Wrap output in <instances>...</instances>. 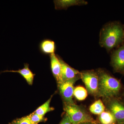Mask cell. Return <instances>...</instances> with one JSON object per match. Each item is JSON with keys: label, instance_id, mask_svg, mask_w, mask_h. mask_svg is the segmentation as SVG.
<instances>
[{"label": "cell", "instance_id": "6da1fadb", "mask_svg": "<svg viewBox=\"0 0 124 124\" xmlns=\"http://www.w3.org/2000/svg\"><path fill=\"white\" fill-rule=\"evenodd\" d=\"M97 72L99 77L97 96L106 100L120 98L124 92H122L123 86L119 80L102 69H99Z\"/></svg>", "mask_w": 124, "mask_h": 124}, {"label": "cell", "instance_id": "7a4b0ae2", "mask_svg": "<svg viewBox=\"0 0 124 124\" xmlns=\"http://www.w3.org/2000/svg\"><path fill=\"white\" fill-rule=\"evenodd\" d=\"M124 42V27L119 23L113 22L106 24L101 30L100 44L109 51L119 47Z\"/></svg>", "mask_w": 124, "mask_h": 124}, {"label": "cell", "instance_id": "3957f363", "mask_svg": "<svg viewBox=\"0 0 124 124\" xmlns=\"http://www.w3.org/2000/svg\"><path fill=\"white\" fill-rule=\"evenodd\" d=\"M64 109L66 115L72 124L96 123L84 109L75 103L65 104Z\"/></svg>", "mask_w": 124, "mask_h": 124}, {"label": "cell", "instance_id": "277c9868", "mask_svg": "<svg viewBox=\"0 0 124 124\" xmlns=\"http://www.w3.org/2000/svg\"><path fill=\"white\" fill-rule=\"evenodd\" d=\"M80 79L84 83L86 90L90 94L97 96L99 77L97 71L94 70L82 71L80 73Z\"/></svg>", "mask_w": 124, "mask_h": 124}, {"label": "cell", "instance_id": "5b68a950", "mask_svg": "<svg viewBox=\"0 0 124 124\" xmlns=\"http://www.w3.org/2000/svg\"><path fill=\"white\" fill-rule=\"evenodd\" d=\"M108 110L112 113L117 123H124V103L120 98L107 100Z\"/></svg>", "mask_w": 124, "mask_h": 124}, {"label": "cell", "instance_id": "8992f818", "mask_svg": "<svg viewBox=\"0 0 124 124\" xmlns=\"http://www.w3.org/2000/svg\"><path fill=\"white\" fill-rule=\"evenodd\" d=\"M79 79H73L63 81L58 84L59 89L61 96L66 104H71L75 103L73 100L74 85Z\"/></svg>", "mask_w": 124, "mask_h": 124}, {"label": "cell", "instance_id": "52a82bcc", "mask_svg": "<svg viewBox=\"0 0 124 124\" xmlns=\"http://www.w3.org/2000/svg\"><path fill=\"white\" fill-rule=\"evenodd\" d=\"M111 63L115 72L124 75V43L112 52Z\"/></svg>", "mask_w": 124, "mask_h": 124}, {"label": "cell", "instance_id": "ba28073f", "mask_svg": "<svg viewBox=\"0 0 124 124\" xmlns=\"http://www.w3.org/2000/svg\"><path fill=\"white\" fill-rule=\"evenodd\" d=\"M58 57L62 66V82L77 78H80V72L69 66L59 55Z\"/></svg>", "mask_w": 124, "mask_h": 124}, {"label": "cell", "instance_id": "9c48e42d", "mask_svg": "<svg viewBox=\"0 0 124 124\" xmlns=\"http://www.w3.org/2000/svg\"><path fill=\"white\" fill-rule=\"evenodd\" d=\"M51 71L58 84L62 82V66L58 55L55 54L50 55Z\"/></svg>", "mask_w": 124, "mask_h": 124}, {"label": "cell", "instance_id": "30bf717a", "mask_svg": "<svg viewBox=\"0 0 124 124\" xmlns=\"http://www.w3.org/2000/svg\"><path fill=\"white\" fill-rule=\"evenodd\" d=\"M39 48L40 53L45 55H50L55 54L56 45L54 41L46 39L40 42Z\"/></svg>", "mask_w": 124, "mask_h": 124}, {"label": "cell", "instance_id": "8fae6325", "mask_svg": "<svg viewBox=\"0 0 124 124\" xmlns=\"http://www.w3.org/2000/svg\"><path fill=\"white\" fill-rule=\"evenodd\" d=\"M11 72L17 73L20 74L25 79L28 84L29 85H32L33 83V79L35 75L29 69V64L28 63L24 64L23 68L19 69L17 70H5L2 72Z\"/></svg>", "mask_w": 124, "mask_h": 124}, {"label": "cell", "instance_id": "7c38bea8", "mask_svg": "<svg viewBox=\"0 0 124 124\" xmlns=\"http://www.w3.org/2000/svg\"><path fill=\"white\" fill-rule=\"evenodd\" d=\"M56 9H67L68 7L76 5H86L87 2L81 0H61L54 1Z\"/></svg>", "mask_w": 124, "mask_h": 124}, {"label": "cell", "instance_id": "4fadbf2b", "mask_svg": "<svg viewBox=\"0 0 124 124\" xmlns=\"http://www.w3.org/2000/svg\"><path fill=\"white\" fill-rule=\"evenodd\" d=\"M99 120L101 124H116V120L110 111H104L99 116Z\"/></svg>", "mask_w": 124, "mask_h": 124}, {"label": "cell", "instance_id": "5bb4252c", "mask_svg": "<svg viewBox=\"0 0 124 124\" xmlns=\"http://www.w3.org/2000/svg\"><path fill=\"white\" fill-rule=\"evenodd\" d=\"M89 110L93 114L99 115L105 111V107L101 100L99 99L91 104Z\"/></svg>", "mask_w": 124, "mask_h": 124}, {"label": "cell", "instance_id": "9a60e30c", "mask_svg": "<svg viewBox=\"0 0 124 124\" xmlns=\"http://www.w3.org/2000/svg\"><path fill=\"white\" fill-rule=\"evenodd\" d=\"M52 98V96H51L44 104L38 107L34 112V113L44 116L46 113L53 110L54 109V108L50 106V102Z\"/></svg>", "mask_w": 124, "mask_h": 124}, {"label": "cell", "instance_id": "2e32d148", "mask_svg": "<svg viewBox=\"0 0 124 124\" xmlns=\"http://www.w3.org/2000/svg\"><path fill=\"white\" fill-rule=\"evenodd\" d=\"M73 96L79 101H83L88 96V91L83 86H78L74 88Z\"/></svg>", "mask_w": 124, "mask_h": 124}, {"label": "cell", "instance_id": "e0dca14e", "mask_svg": "<svg viewBox=\"0 0 124 124\" xmlns=\"http://www.w3.org/2000/svg\"><path fill=\"white\" fill-rule=\"evenodd\" d=\"M31 121L34 124H38L41 122H45L46 120L44 116L40 115L33 113L29 115Z\"/></svg>", "mask_w": 124, "mask_h": 124}, {"label": "cell", "instance_id": "ac0fdd59", "mask_svg": "<svg viewBox=\"0 0 124 124\" xmlns=\"http://www.w3.org/2000/svg\"><path fill=\"white\" fill-rule=\"evenodd\" d=\"M9 124H34L31 121L29 116L18 118L13 121Z\"/></svg>", "mask_w": 124, "mask_h": 124}, {"label": "cell", "instance_id": "d6986e66", "mask_svg": "<svg viewBox=\"0 0 124 124\" xmlns=\"http://www.w3.org/2000/svg\"><path fill=\"white\" fill-rule=\"evenodd\" d=\"M59 124H72L66 115L64 116Z\"/></svg>", "mask_w": 124, "mask_h": 124}, {"label": "cell", "instance_id": "ffe728a7", "mask_svg": "<svg viewBox=\"0 0 124 124\" xmlns=\"http://www.w3.org/2000/svg\"><path fill=\"white\" fill-rule=\"evenodd\" d=\"M122 97V101L124 102V92H123V93H122V95H121V97Z\"/></svg>", "mask_w": 124, "mask_h": 124}, {"label": "cell", "instance_id": "44dd1931", "mask_svg": "<svg viewBox=\"0 0 124 124\" xmlns=\"http://www.w3.org/2000/svg\"><path fill=\"white\" fill-rule=\"evenodd\" d=\"M94 124H95V123H94ZM93 124V123H84V124Z\"/></svg>", "mask_w": 124, "mask_h": 124}, {"label": "cell", "instance_id": "7402d4cb", "mask_svg": "<svg viewBox=\"0 0 124 124\" xmlns=\"http://www.w3.org/2000/svg\"><path fill=\"white\" fill-rule=\"evenodd\" d=\"M124 124V123H117V124Z\"/></svg>", "mask_w": 124, "mask_h": 124}, {"label": "cell", "instance_id": "603a6c76", "mask_svg": "<svg viewBox=\"0 0 124 124\" xmlns=\"http://www.w3.org/2000/svg\"><path fill=\"white\" fill-rule=\"evenodd\" d=\"M97 124V123H95V124Z\"/></svg>", "mask_w": 124, "mask_h": 124}, {"label": "cell", "instance_id": "cb8c5ba5", "mask_svg": "<svg viewBox=\"0 0 124 124\" xmlns=\"http://www.w3.org/2000/svg\"></svg>", "mask_w": 124, "mask_h": 124}]
</instances>
